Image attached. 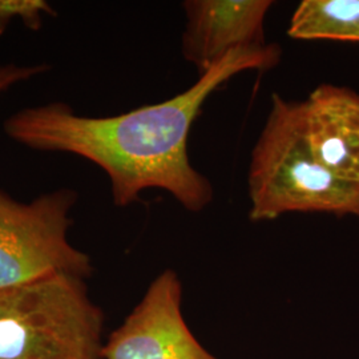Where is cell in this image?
I'll use <instances>...</instances> for the list:
<instances>
[{"label":"cell","mask_w":359,"mask_h":359,"mask_svg":"<svg viewBox=\"0 0 359 359\" xmlns=\"http://www.w3.org/2000/svg\"><path fill=\"white\" fill-rule=\"evenodd\" d=\"M182 283L164 270L104 344V359H218L189 330L182 316Z\"/></svg>","instance_id":"5"},{"label":"cell","mask_w":359,"mask_h":359,"mask_svg":"<svg viewBox=\"0 0 359 359\" xmlns=\"http://www.w3.org/2000/svg\"><path fill=\"white\" fill-rule=\"evenodd\" d=\"M271 4L269 0L185 1L184 57L203 75L229 52L265 46L264 22Z\"/></svg>","instance_id":"6"},{"label":"cell","mask_w":359,"mask_h":359,"mask_svg":"<svg viewBox=\"0 0 359 359\" xmlns=\"http://www.w3.org/2000/svg\"><path fill=\"white\" fill-rule=\"evenodd\" d=\"M47 16H56V11L46 0H0V36L13 20H20L31 31H39Z\"/></svg>","instance_id":"9"},{"label":"cell","mask_w":359,"mask_h":359,"mask_svg":"<svg viewBox=\"0 0 359 359\" xmlns=\"http://www.w3.org/2000/svg\"><path fill=\"white\" fill-rule=\"evenodd\" d=\"M248 185L253 221L292 212L359 217V184L335 177L314 158L304 132L301 102L277 93L252 154Z\"/></svg>","instance_id":"2"},{"label":"cell","mask_w":359,"mask_h":359,"mask_svg":"<svg viewBox=\"0 0 359 359\" xmlns=\"http://www.w3.org/2000/svg\"><path fill=\"white\" fill-rule=\"evenodd\" d=\"M50 69V65H0V95L8 92L15 86L40 76Z\"/></svg>","instance_id":"10"},{"label":"cell","mask_w":359,"mask_h":359,"mask_svg":"<svg viewBox=\"0 0 359 359\" xmlns=\"http://www.w3.org/2000/svg\"><path fill=\"white\" fill-rule=\"evenodd\" d=\"M287 34L299 40L359 43V0H304L292 16Z\"/></svg>","instance_id":"8"},{"label":"cell","mask_w":359,"mask_h":359,"mask_svg":"<svg viewBox=\"0 0 359 359\" xmlns=\"http://www.w3.org/2000/svg\"><path fill=\"white\" fill-rule=\"evenodd\" d=\"M103 327L84 278L51 274L0 290V359H104Z\"/></svg>","instance_id":"3"},{"label":"cell","mask_w":359,"mask_h":359,"mask_svg":"<svg viewBox=\"0 0 359 359\" xmlns=\"http://www.w3.org/2000/svg\"><path fill=\"white\" fill-rule=\"evenodd\" d=\"M76 201L77 193L69 188L29 203L0 188V290L51 274L90 277V256L68 240Z\"/></svg>","instance_id":"4"},{"label":"cell","mask_w":359,"mask_h":359,"mask_svg":"<svg viewBox=\"0 0 359 359\" xmlns=\"http://www.w3.org/2000/svg\"><path fill=\"white\" fill-rule=\"evenodd\" d=\"M302 105L304 132L314 158L335 177L359 184V95L322 84Z\"/></svg>","instance_id":"7"},{"label":"cell","mask_w":359,"mask_h":359,"mask_svg":"<svg viewBox=\"0 0 359 359\" xmlns=\"http://www.w3.org/2000/svg\"><path fill=\"white\" fill-rule=\"evenodd\" d=\"M280 56V47L274 44L234 50L200 75L191 88L120 115H79L63 102L29 107L6 118L4 133L32 151L74 154L102 168L118 208L136 203L147 189H163L185 209L197 212L212 201L213 188L188 156L196 117L206 99L231 77L270 69Z\"/></svg>","instance_id":"1"}]
</instances>
